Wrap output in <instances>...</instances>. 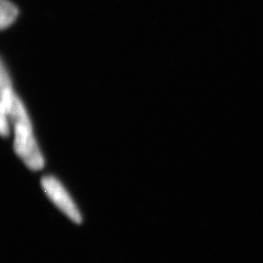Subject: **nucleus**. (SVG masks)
<instances>
[{
  "instance_id": "nucleus-1",
  "label": "nucleus",
  "mask_w": 263,
  "mask_h": 263,
  "mask_svg": "<svg viewBox=\"0 0 263 263\" xmlns=\"http://www.w3.org/2000/svg\"><path fill=\"white\" fill-rule=\"evenodd\" d=\"M1 118H10L15 128L14 151L26 166L38 171L44 167V158L39 151L32 133V126L27 110L19 98L13 92L9 76L1 72Z\"/></svg>"
},
{
  "instance_id": "nucleus-2",
  "label": "nucleus",
  "mask_w": 263,
  "mask_h": 263,
  "mask_svg": "<svg viewBox=\"0 0 263 263\" xmlns=\"http://www.w3.org/2000/svg\"><path fill=\"white\" fill-rule=\"evenodd\" d=\"M41 185L48 197L60 209L67 217L76 223H81L82 216L74 202L68 195L65 187L54 177H44L41 180Z\"/></svg>"
},
{
  "instance_id": "nucleus-3",
  "label": "nucleus",
  "mask_w": 263,
  "mask_h": 263,
  "mask_svg": "<svg viewBox=\"0 0 263 263\" xmlns=\"http://www.w3.org/2000/svg\"><path fill=\"white\" fill-rule=\"evenodd\" d=\"M18 14L17 8L7 0L1 1V27L2 28L8 27L14 22Z\"/></svg>"
}]
</instances>
